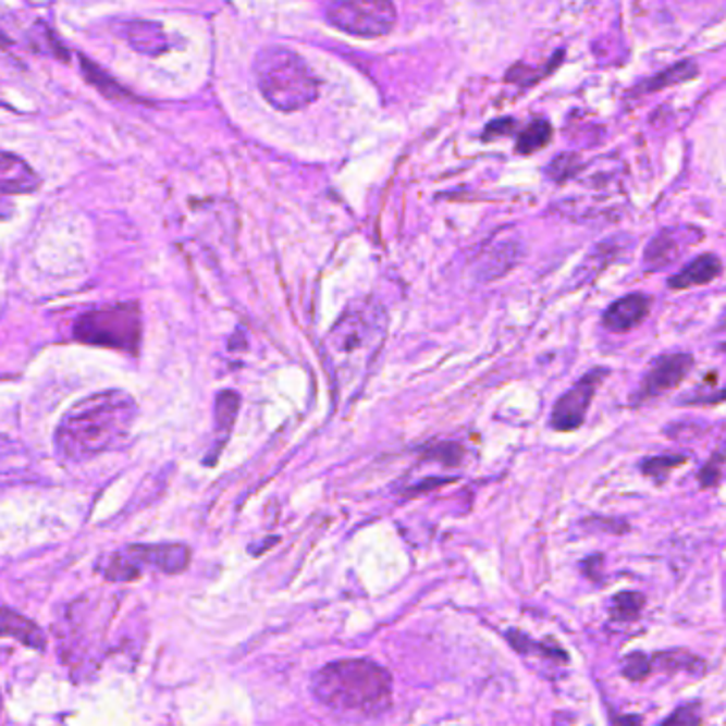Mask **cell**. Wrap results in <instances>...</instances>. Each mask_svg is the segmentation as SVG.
Masks as SVG:
<instances>
[{
	"mask_svg": "<svg viewBox=\"0 0 726 726\" xmlns=\"http://www.w3.org/2000/svg\"><path fill=\"white\" fill-rule=\"evenodd\" d=\"M190 565V550L182 543L126 545L102 561V574L111 581H133L141 571L158 569L162 574H182Z\"/></svg>",
	"mask_w": 726,
	"mask_h": 726,
	"instance_id": "obj_6",
	"label": "cell"
},
{
	"mask_svg": "<svg viewBox=\"0 0 726 726\" xmlns=\"http://www.w3.org/2000/svg\"><path fill=\"white\" fill-rule=\"evenodd\" d=\"M688 460H690L688 454H656V456H645L639 463V473L643 478H648L650 482L663 485L672 478V473L676 469H679V467H684Z\"/></svg>",
	"mask_w": 726,
	"mask_h": 726,
	"instance_id": "obj_19",
	"label": "cell"
},
{
	"mask_svg": "<svg viewBox=\"0 0 726 726\" xmlns=\"http://www.w3.org/2000/svg\"><path fill=\"white\" fill-rule=\"evenodd\" d=\"M726 467V439L714 450L712 458L699 469L697 480L703 490H712L723 482V471Z\"/></svg>",
	"mask_w": 726,
	"mask_h": 726,
	"instance_id": "obj_24",
	"label": "cell"
},
{
	"mask_svg": "<svg viewBox=\"0 0 726 726\" xmlns=\"http://www.w3.org/2000/svg\"><path fill=\"white\" fill-rule=\"evenodd\" d=\"M75 340L135 354L141 343V311L137 303L107 305L86 311L73 327Z\"/></svg>",
	"mask_w": 726,
	"mask_h": 726,
	"instance_id": "obj_5",
	"label": "cell"
},
{
	"mask_svg": "<svg viewBox=\"0 0 726 726\" xmlns=\"http://www.w3.org/2000/svg\"><path fill=\"white\" fill-rule=\"evenodd\" d=\"M603 567H605V556L599 554V552L590 554V556H586L580 563L581 576L586 580L592 581V583H601V581L605 580Z\"/></svg>",
	"mask_w": 726,
	"mask_h": 726,
	"instance_id": "obj_30",
	"label": "cell"
},
{
	"mask_svg": "<svg viewBox=\"0 0 726 726\" xmlns=\"http://www.w3.org/2000/svg\"><path fill=\"white\" fill-rule=\"evenodd\" d=\"M550 139H552V126H550V122H545V120H534V122H531V124L522 131V135L518 137V146H516V149H518L522 156H531L533 151H539V149H543V147L547 146Z\"/></svg>",
	"mask_w": 726,
	"mask_h": 726,
	"instance_id": "obj_23",
	"label": "cell"
},
{
	"mask_svg": "<svg viewBox=\"0 0 726 726\" xmlns=\"http://www.w3.org/2000/svg\"><path fill=\"white\" fill-rule=\"evenodd\" d=\"M718 349H723V352L726 354V341L725 343H721V345H718Z\"/></svg>",
	"mask_w": 726,
	"mask_h": 726,
	"instance_id": "obj_33",
	"label": "cell"
},
{
	"mask_svg": "<svg viewBox=\"0 0 726 726\" xmlns=\"http://www.w3.org/2000/svg\"><path fill=\"white\" fill-rule=\"evenodd\" d=\"M701 723H703V716H701V705H699L697 701L679 705L678 710H676L672 716H667V718L663 721V725L665 726H694L701 725Z\"/></svg>",
	"mask_w": 726,
	"mask_h": 726,
	"instance_id": "obj_28",
	"label": "cell"
},
{
	"mask_svg": "<svg viewBox=\"0 0 726 726\" xmlns=\"http://www.w3.org/2000/svg\"><path fill=\"white\" fill-rule=\"evenodd\" d=\"M0 184L7 194L33 193L39 188L35 171L13 153H4L0 162Z\"/></svg>",
	"mask_w": 726,
	"mask_h": 726,
	"instance_id": "obj_15",
	"label": "cell"
},
{
	"mask_svg": "<svg viewBox=\"0 0 726 726\" xmlns=\"http://www.w3.org/2000/svg\"><path fill=\"white\" fill-rule=\"evenodd\" d=\"M654 672H663L669 676L676 674H686L694 679H701L707 674V663L699 654L684 650V648H674V650H661L652 654Z\"/></svg>",
	"mask_w": 726,
	"mask_h": 726,
	"instance_id": "obj_13",
	"label": "cell"
},
{
	"mask_svg": "<svg viewBox=\"0 0 726 726\" xmlns=\"http://www.w3.org/2000/svg\"><path fill=\"white\" fill-rule=\"evenodd\" d=\"M507 643L522 656L531 654H541L547 661H554L558 665H569V652L556 641V639H545V641H534L525 630L507 629L505 630Z\"/></svg>",
	"mask_w": 726,
	"mask_h": 726,
	"instance_id": "obj_14",
	"label": "cell"
},
{
	"mask_svg": "<svg viewBox=\"0 0 726 726\" xmlns=\"http://www.w3.org/2000/svg\"><path fill=\"white\" fill-rule=\"evenodd\" d=\"M620 243L618 239H607V242L599 243L581 262L580 269L576 271V288H580L583 284L592 282L603 269H607L618 256H620Z\"/></svg>",
	"mask_w": 726,
	"mask_h": 726,
	"instance_id": "obj_16",
	"label": "cell"
},
{
	"mask_svg": "<svg viewBox=\"0 0 726 726\" xmlns=\"http://www.w3.org/2000/svg\"><path fill=\"white\" fill-rule=\"evenodd\" d=\"M578 169H580V160H578V156L576 153H563V156H558L552 164H550V177L552 180H556V182H565V180H569L574 173H578Z\"/></svg>",
	"mask_w": 726,
	"mask_h": 726,
	"instance_id": "obj_29",
	"label": "cell"
},
{
	"mask_svg": "<svg viewBox=\"0 0 726 726\" xmlns=\"http://www.w3.org/2000/svg\"><path fill=\"white\" fill-rule=\"evenodd\" d=\"M721 327H725L726 329V311L723 313V318H721Z\"/></svg>",
	"mask_w": 726,
	"mask_h": 726,
	"instance_id": "obj_32",
	"label": "cell"
},
{
	"mask_svg": "<svg viewBox=\"0 0 726 726\" xmlns=\"http://www.w3.org/2000/svg\"><path fill=\"white\" fill-rule=\"evenodd\" d=\"M122 30H124V39L133 48L144 51V53H149V56H156V53H160V51L169 48L167 35L162 33L160 24H153V22H131V24H124Z\"/></svg>",
	"mask_w": 726,
	"mask_h": 726,
	"instance_id": "obj_17",
	"label": "cell"
},
{
	"mask_svg": "<svg viewBox=\"0 0 726 726\" xmlns=\"http://www.w3.org/2000/svg\"><path fill=\"white\" fill-rule=\"evenodd\" d=\"M313 699L349 721H373L392 705V678L369 659H347L322 667L311 678Z\"/></svg>",
	"mask_w": 726,
	"mask_h": 726,
	"instance_id": "obj_2",
	"label": "cell"
},
{
	"mask_svg": "<svg viewBox=\"0 0 726 726\" xmlns=\"http://www.w3.org/2000/svg\"><path fill=\"white\" fill-rule=\"evenodd\" d=\"M386 309L378 300H354L331 329L324 349L341 387L360 384L386 340Z\"/></svg>",
	"mask_w": 726,
	"mask_h": 726,
	"instance_id": "obj_3",
	"label": "cell"
},
{
	"mask_svg": "<svg viewBox=\"0 0 726 726\" xmlns=\"http://www.w3.org/2000/svg\"><path fill=\"white\" fill-rule=\"evenodd\" d=\"M260 95L280 111H298L320 95V82L309 64L288 48L260 49L254 60Z\"/></svg>",
	"mask_w": 726,
	"mask_h": 726,
	"instance_id": "obj_4",
	"label": "cell"
},
{
	"mask_svg": "<svg viewBox=\"0 0 726 726\" xmlns=\"http://www.w3.org/2000/svg\"><path fill=\"white\" fill-rule=\"evenodd\" d=\"M610 376H612L610 367L599 365V367L588 369L574 386L556 398V403L550 411V422H547L550 429L556 431V433H576V431H580L599 387L603 386V382Z\"/></svg>",
	"mask_w": 726,
	"mask_h": 726,
	"instance_id": "obj_8",
	"label": "cell"
},
{
	"mask_svg": "<svg viewBox=\"0 0 726 726\" xmlns=\"http://www.w3.org/2000/svg\"><path fill=\"white\" fill-rule=\"evenodd\" d=\"M620 674L623 678L629 679L632 684L645 681L654 674V663H652V654L645 652H630L623 663H620Z\"/></svg>",
	"mask_w": 726,
	"mask_h": 726,
	"instance_id": "obj_25",
	"label": "cell"
},
{
	"mask_svg": "<svg viewBox=\"0 0 726 726\" xmlns=\"http://www.w3.org/2000/svg\"><path fill=\"white\" fill-rule=\"evenodd\" d=\"M612 723L614 725H641L643 723V716L639 714H629V716H612Z\"/></svg>",
	"mask_w": 726,
	"mask_h": 726,
	"instance_id": "obj_31",
	"label": "cell"
},
{
	"mask_svg": "<svg viewBox=\"0 0 726 726\" xmlns=\"http://www.w3.org/2000/svg\"><path fill=\"white\" fill-rule=\"evenodd\" d=\"M327 20L337 30L354 37H386L396 22L392 0H329Z\"/></svg>",
	"mask_w": 726,
	"mask_h": 726,
	"instance_id": "obj_7",
	"label": "cell"
},
{
	"mask_svg": "<svg viewBox=\"0 0 726 726\" xmlns=\"http://www.w3.org/2000/svg\"><path fill=\"white\" fill-rule=\"evenodd\" d=\"M725 271L723 260L716 254H701L690 260L674 278H669V291H690L716 282Z\"/></svg>",
	"mask_w": 726,
	"mask_h": 726,
	"instance_id": "obj_12",
	"label": "cell"
},
{
	"mask_svg": "<svg viewBox=\"0 0 726 726\" xmlns=\"http://www.w3.org/2000/svg\"><path fill=\"white\" fill-rule=\"evenodd\" d=\"M721 403H726V386L710 387V390L699 386L694 394L681 396L678 401V405H681V407H714V405H721Z\"/></svg>",
	"mask_w": 726,
	"mask_h": 726,
	"instance_id": "obj_27",
	"label": "cell"
},
{
	"mask_svg": "<svg viewBox=\"0 0 726 726\" xmlns=\"http://www.w3.org/2000/svg\"><path fill=\"white\" fill-rule=\"evenodd\" d=\"M697 73H699L697 64H694L692 60H684V62H679L676 66H669V69L663 71L661 75L648 79L645 84H641V86L637 88V93H639V95H648V93L665 90V88L678 86V84H684V82L697 77Z\"/></svg>",
	"mask_w": 726,
	"mask_h": 726,
	"instance_id": "obj_20",
	"label": "cell"
},
{
	"mask_svg": "<svg viewBox=\"0 0 726 726\" xmlns=\"http://www.w3.org/2000/svg\"><path fill=\"white\" fill-rule=\"evenodd\" d=\"M697 358L692 352H667L650 360L637 390L630 394V407H641L652 398H659L678 387L694 369Z\"/></svg>",
	"mask_w": 726,
	"mask_h": 726,
	"instance_id": "obj_9",
	"label": "cell"
},
{
	"mask_svg": "<svg viewBox=\"0 0 726 726\" xmlns=\"http://www.w3.org/2000/svg\"><path fill=\"white\" fill-rule=\"evenodd\" d=\"M139 407L122 390H104L77 401L60 420L53 445L62 460L86 463L118 450L133 431Z\"/></svg>",
	"mask_w": 726,
	"mask_h": 726,
	"instance_id": "obj_1",
	"label": "cell"
},
{
	"mask_svg": "<svg viewBox=\"0 0 726 726\" xmlns=\"http://www.w3.org/2000/svg\"><path fill=\"white\" fill-rule=\"evenodd\" d=\"M645 594L639 590H623L616 592L610 601V620L620 623V625H632L643 616L645 610Z\"/></svg>",
	"mask_w": 726,
	"mask_h": 726,
	"instance_id": "obj_18",
	"label": "cell"
},
{
	"mask_svg": "<svg viewBox=\"0 0 726 726\" xmlns=\"http://www.w3.org/2000/svg\"><path fill=\"white\" fill-rule=\"evenodd\" d=\"M239 411V396L233 390H226L222 394H218V403H216V431L218 436L226 439L231 435V429L235 424Z\"/></svg>",
	"mask_w": 726,
	"mask_h": 726,
	"instance_id": "obj_22",
	"label": "cell"
},
{
	"mask_svg": "<svg viewBox=\"0 0 726 726\" xmlns=\"http://www.w3.org/2000/svg\"><path fill=\"white\" fill-rule=\"evenodd\" d=\"M688 229H665L661 231L652 242L645 245V251H643V267L645 271H663L667 269L669 264H674L681 256V249L686 243H699V237L690 239L692 235H699L701 231L692 229L684 239L681 235L686 233Z\"/></svg>",
	"mask_w": 726,
	"mask_h": 726,
	"instance_id": "obj_11",
	"label": "cell"
},
{
	"mask_svg": "<svg viewBox=\"0 0 726 726\" xmlns=\"http://www.w3.org/2000/svg\"><path fill=\"white\" fill-rule=\"evenodd\" d=\"M580 527L586 533H605L614 534V537L630 533L629 520L612 518V516H599V514L581 518Z\"/></svg>",
	"mask_w": 726,
	"mask_h": 726,
	"instance_id": "obj_26",
	"label": "cell"
},
{
	"mask_svg": "<svg viewBox=\"0 0 726 726\" xmlns=\"http://www.w3.org/2000/svg\"><path fill=\"white\" fill-rule=\"evenodd\" d=\"M652 309V298L643 292H630L616 298L601 316V327L616 335H627L645 322Z\"/></svg>",
	"mask_w": 726,
	"mask_h": 726,
	"instance_id": "obj_10",
	"label": "cell"
},
{
	"mask_svg": "<svg viewBox=\"0 0 726 726\" xmlns=\"http://www.w3.org/2000/svg\"><path fill=\"white\" fill-rule=\"evenodd\" d=\"M2 627H4V635L15 637L17 641L30 645V648H44L46 645V637L39 627H35L30 620H26L24 616L15 614L13 610L4 607L2 612Z\"/></svg>",
	"mask_w": 726,
	"mask_h": 726,
	"instance_id": "obj_21",
	"label": "cell"
}]
</instances>
